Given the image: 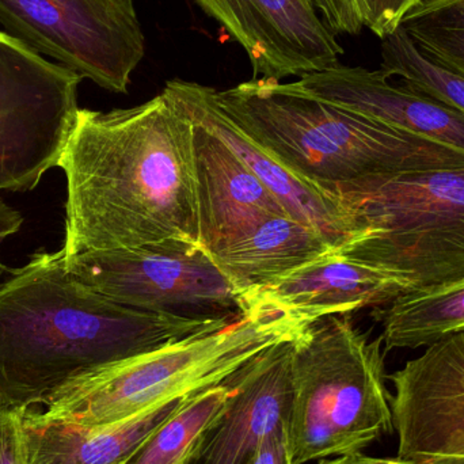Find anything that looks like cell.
Masks as SVG:
<instances>
[{
	"label": "cell",
	"instance_id": "obj_10",
	"mask_svg": "<svg viewBox=\"0 0 464 464\" xmlns=\"http://www.w3.org/2000/svg\"><path fill=\"white\" fill-rule=\"evenodd\" d=\"M389 381L397 458L464 459V332L428 346Z\"/></svg>",
	"mask_w": 464,
	"mask_h": 464
},
{
	"label": "cell",
	"instance_id": "obj_15",
	"mask_svg": "<svg viewBox=\"0 0 464 464\" xmlns=\"http://www.w3.org/2000/svg\"><path fill=\"white\" fill-rule=\"evenodd\" d=\"M411 292L408 278L333 250L294 272L243 295V304L262 302L313 324L329 315H351L381 307Z\"/></svg>",
	"mask_w": 464,
	"mask_h": 464
},
{
	"label": "cell",
	"instance_id": "obj_21",
	"mask_svg": "<svg viewBox=\"0 0 464 464\" xmlns=\"http://www.w3.org/2000/svg\"><path fill=\"white\" fill-rule=\"evenodd\" d=\"M400 27L425 59L464 79V0H422Z\"/></svg>",
	"mask_w": 464,
	"mask_h": 464
},
{
	"label": "cell",
	"instance_id": "obj_12",
	"mask_svg": "<svg viewBox=\"0 0 464 464\" xmlns=\"http://www.w3.org/2000/svg\"><path fill=\"white\" fill-rule=\"evenodd\" d=\"M217 92L196 82L173 79L166 83L162 94L185 116L225 141L277 198L292 219L313 228L334 250L364 237L365 231L337 193L300 179L270 157L223 111Z\"/></svg>",
	"mask_w": 464,
	"mask_h": 464
},
{
	"label": "cell",
	"instance_id": "obj_29",
	"mask_svg": "<svg viewBox=\"0 0 464 464\" xmlns=\"http://www.w3.org/2000/svg\"><path fill=\"white\" fill-rule=\"evenodd\" d=\"M432 464H464V459L457 460H430Z\"/></svg>",
	"mask_w": 464,
	"mask_h": 464
},
{
	"label": "cell",
	"instance_id": "obj_14",
	"mask_svg": "<svg viewBox=\"0 0 464 464\" xmlns=\"http://www.w3.org/2000/svg\"><path fill=\"white\" fill-rule=\"evenodd\" d=\"M294 340L273 345L240 368L226 413L182 464H247L259 441L288 419Z\"/></svg>",
	"mask_w": 464,
	"mask_h": 464
},
{
	"label": "cell",
	"instance_id": "obj_3",
	"mask_svg": "<svg viewBox=\"0 0 464 464\" xmlns=\"http://www.w3.org/2000/svg\"><path fill=\"white\" fill-rule=\"evenodd\" d=\"M217 97L270 157L326 190L370 177L464 168L462 150L346 111L296 82L253 79Z\"/></svg>",
	"mask_w": 464,
	"mask_h": 464
},
{
	"label": "cell",
	"instance_id": "obj_13",
	"mask_svg": "<svg viewBox=\"0 0 464 464\" xmlns=\"http://www.w3.org/2000/svg\"><path fill=\"white\" fill-rule=\"evenodd\" d=\"M192 122L200 245L214 256L265 220L289 215L225 141Z\"/></svg>",
	"mask_w": 464,
	"mask_h": 464
},
{
	"label": "cell",
	"instance_id": "obj_18",
	"mask_svg": "<svg viewBox=\"0 0 464 464\" xmlns=\"http://www.w3.org/2000/svg\"><path fill=\"white\" fill-rule=\"evenodd\" d=\"M333 250L313 228L275 217L212 258L242 297Z\"/></svg>",
	"mask_w": 464,
	"mask_h": 464
},
{
	"label": "cell",
	"instance_id": "obj_23",
	"mask_svg": "<svg viewBox=\"0 0 464 464\" xmlns=\"http://www.w3.org/2000/svg\"><path fill=\"white\" fill-rule=\"evenodd\" d=\"M422 0H357L362 24L379 38L400 27L403 16Z\"/></svg>",
	"mask_w": 464,
	"mask_h": 464
},
{
	"label": "cell",
	"instance_id": "obj_20",
	"mask_svg": "<svg viewBox=\"0 0 464 464\" xmlns=\"http://www.w3.org/2000/svg\"><path fill=\"white\" fill-rule=\"evenodd\" d=\"M232 376L190 395L124 464L184 463L204 433L227 411L235 395Z\"/></svg>",
	"mask_w": 464,
	"mask_h": 464
},
{
	"label": "cell",
	"instance_id": "obj_24",
	"mask_svg": "<svg viewBox=\"0 0 464 464\" xmlns=\"http://www.w3.org/2000/svg\"><path fill=\"white\" fill-rule=\"evenodd\" d=\"M24 414L0 405V464H26Z\"/></svg>",
	"mask_w": 464,
	"mask_h": 464
},
{
	"label": "cell",
	"instance_id": "obj_26",
	"mask_svg": "<svg viewBox=\"0 0 464 464\" xmlns=\"http://www.w3.org/2000/svg\"><path fill=\"white\" fill-rule=\"evenodd\" d=\"M247 464H294L289 446L288 419L283 420L259 441Z\"/></svg>",
	"mask_w": 464,
	"mask_h": 464
},
{
	"label": "cell",
	"instance_id": "obj_5",
	"mask_svg": "<svg viewBox=\"0 0 464 464\" xmlns=\"http://www.w3.org/2000/svg\"><path fill=\"white\" fill-rule=\"evenodd\" d=\"M383 340L349 314L308 324L294 338L288 435L292 463L364 451L394 432Z\"/></svg>",
	"mask_w": 464,
	"mask_h": 464
},
{
	"label": "cell",
	"instance_id": "obj_8",
	"mask_svg": "<svg viewBox=\"0 0 464 464\" xmlns=\"http://www.w3.org/2000/svg\"><path fill=\"white\" fill-rule=\"evenodd\" d=\"M0 24L111 92H127L146 53L133 0H0Z\"/></svg>",
	"mask_w": 464,
	"mask_h": 464
},
{
	"label": "cell",
	"instance_id": "obj_11",
	"mask_svg": "<svg viewBox=\"0 0 464 464\" xmlns=\"http://www.w3.org/2000/svg\"><path fill=\"white\" fill-rule=\"evenodd\" d=\"M245 49L254 75L280 82L340 64L343 46L311 0H195Z\"/></svg>",
	"mask_w": 464,
	"mask_h": 464
},
{
	"label": "cell",
	"instance_id": "obj_17",
	"mask_svg": "<svg viewBox=\"0 0 464 464\" xmlns=\"http://www.w3.org/2000/svg\"><path fill=\"white\" fill-rule=\"evenodd\" d=\"M189 397L111 424L53 421L24 411L26 464H124Z\"/></svg>",
	"mask_w": 464,
	"mask_h": 464
},
{
	"label": "cell",
	"instance_id": "obj_1",
	"mask_svg": "<svg viewBox=\"0 0 464 464\" xmlns=\"http://www.w3.org/2000/svg\"><path fill=\"white\" fill-rule=\"evenodd\" d=\"M193 130L163 94L130 109H79L57 165L67 181L64 256L201 246Z\"/></svg>",
	"mask_w": 464,
	"mask_h": 464
},
{
	"label": "cell",
	"instance_id": "obj_19",
	"mask_svg": "<svg viewBox=\"0 0 464 464\" xmlns=\"http://www.w3.org/2000/svg\"><path fill=\"white\" fill-rule=\"evenodd\" d=\"M371 316L383 327L386 353L428 348L464 332V278L428 291L409 292L373 308Z\"/></svg>",
	"mask_w": 464,
	"mask_h": 464
},
{
	"label": "cell",
	"instance_id": "obj_2",
	"mask_svg": "<svg viewBox=\"0 0 464 464\" xmlns=\"http://www.w3.org/2000/svg\"><path fill=\"white\" fill-rule=\"evenodd\" d=\"M0 283V405L29 411L100 368L201 332L239 314L188 316L119 304L78 280L62 250L35 251Z\"/></svg>",
	"mask_w": 464,
	"mask_h": 464
},
{
	"label": "cell",
	"instance_id": "obj_28",
	"mask_svg": "<svg viewBox=\"0 0 464 464\" xmlns=\"http://www.w3.org/2000/svg\"><path fill=\"white\" fill-rule=\"evenodd\" d=\"M319 464H432L430 460L427 462H411V460H402L400 458H375L368 457L362 452H356V454L340 455L334 457L333 459L322 460Z\"/></svg>",
	"mask_w": 464,
	"mask_h": 464
},
{
	"label": "cell",
	"instance_id": "obj_22",
	"mask_svg": "<svg viewBox=\"0 0 464 464\" xmlns=\"http://www.w3.org/2000/svg\"><path fill=\"white\" fill-rule=\"evenodd\" d=\"M382 70L464 113V79L425 59L401 27L382 38Z\"/></svg>",
	"mask_w": 464,
	"mask_h": 464
},
{
	"label": "cell",
	"instance_id": "obj_4",
	"mask_svg": "<svg viewBox=\"0 0 464 464\" xmlns=\"http://www.w3.org/2000/svg\"><path fill=\"white\" fill-rule=\"evenodd\" d=\"M246 308L223 329L189 335L76 379L49 398L38 416L90 425L130 419L223 383L310 324L267 303H248Z\"/></svg>",
	"mask_w": 464,
	"mask_h": 464
},
{
	"label": "cell",
	"instance_id": "obj_7",
	"mask_svg": "<svg viewBox=\"0 0 464 464\" xmlns=\"http://www.w3.org/2000/svg\"><path fill=\"white\" fill-rule=\"evenodd\" d=\"M82 76L0 32V192H27L57 168L78 119Z\"/></svg>",
	"mask_w": 464,
	"mask_h": 464
},
{
	"label": "cell",
	"instance_id": "obj_27",
	"mask_svg": "<svg viewBox=\"0 0 464 464\" xmlns=\"http://www.w3.org/2000/svg\"><path fill=\"white\" fill-rule=\"evenodd\" d=\"M22 225H24V217H22L21 212L16 211L14 207L8 206L5 201L0 198V243L5 237L16 234ZM5 270H7V267L0 262V277Z\"/></svg>",
	"mask_w": 464,
	"mask_h": 464
},
{
	"label": "cell",
	"instance_id": "obj_25",
	"mask_svg": "<svg viewBox=\"0 0 464 464\" xmlns=\"http://www.w3.org/2000/svg\"><path fill=\"white\" fill-rule=\"evenodd\" d=\"M321 14L324 24L338 34H359L362 32V19L357 0H311Z\"/></svg>",
	"mask_w": 464,
	"mask_h": 464
},
{
	"label": "cell",
	"instance_id": "obj_9",
	"mask_svg": "<svg viewBox=\"0 0 464 464\" xmlns=\"http://www.w3.org/2000/svg\"><path fill=\"white\" fill-rule=\"evenodd\" d=\"M64 264L92 291L135 310L179 314L189 308L215 315L246 311L240 295L201 246L86 251L64 256Z\"/></svg>",
	"mask_w": 464,
	"mask_h": 464
},
{
	"label": "cell",
	"instance_id": "obj_6",
	"mask_svg": "<svg viewBox=\"0 0 464 464\" xmlns=\"http://www.w3.org/2000/svg\"><path fill=\"white\" fill-rule=\"evenodd\" d=\"M364 237L346 258L400 273L411 292L464 278V168L370 177L330 188Z\"/></svg>",
	"mask_w": 464,
	"mask_h": 464
},
{
	"label": "cell",
	"instance_id": "obj_16",
	"mask_svg": "<svg viewBox=\"0 0 464 464\" xmlns=\"http://www.w3.org/2000/svg\"><path fill=\"white\" fill-rule=\"evenodd\" d=\"M383 70L338 64L302 76L305 92L346 111L411 130L464 151V113L411 89L394 84Z\"/></svg>",
	"mask_w": 464,
	"mask_h": 464
}]
</instances>
